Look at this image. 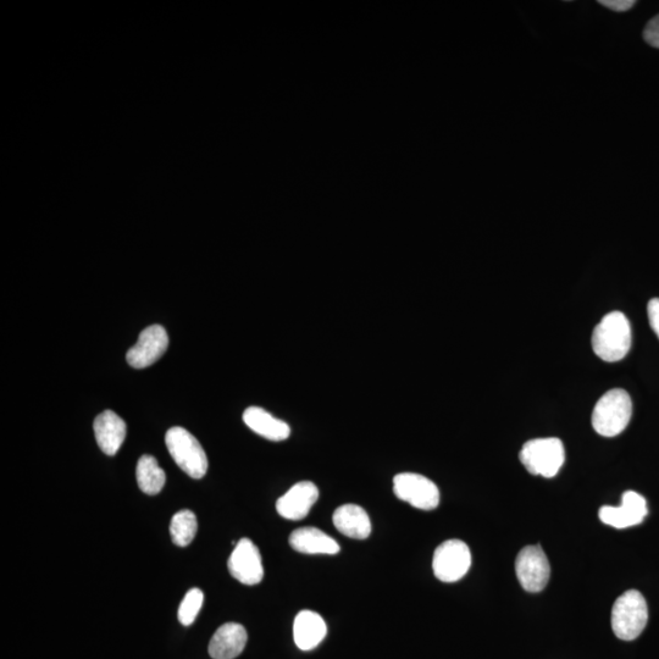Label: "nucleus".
Masks as SVG:
<instances>
[{
  "instance_id": "nucleus-1",
  "label": "nucleus",
  "mask_w": 659,
  "mask_h": 659,
  "mask_svg": "<svg viewBox=\"0 0 659 659\" xmlns=\"http://www.w3.org/2000/svg\"><path fill=\"white\" fill-rule=\"evenodd\" d=\"M631 326L622 312H612L603 317L592 334V350L602 361H622L630 351Z\"/></svg>"
},
{
  "instance_id": "nucleus-2",
  "label": "nucleus",
  "mask_w": 659,
  "mask_h": 659,
  "mask_svg": "<svg viewBox=\"0 0 659 659\" xmlns=\"http://www.w3.org/2000/svg\"><path fill=\"white\" fill-rule=\"evenodd\" d=\"M633 415V402L627 391L613 389L603 395L592 412V426L598 435L614 437L622 434Z\"/></svg>"
},
{
  "instance_id": "nucleus-3",
  "label": "nucleus",
  "mask_w": 659,
  "mask_h": 659,
  "mask_svg": "<svg viewBox=\"0 0 659 659\" xmlns=\"http://www.w3.org/2000/svg\"><path fill=\"white\" fill-rule=\"evenodd\" d=\"M649 620V608L645 597L638 590H629L614 602L612 629L617 638L624 641L638 639Z\"/></svg>"
},
{
  "instance_id": "nucleus-4",
  "label": "nucleus",
  "mask_w": 659,
  "mask_h": 659,
  "mask_svg": "<svg viewBox=\"0 0 659 659\" xmlns=\"http://www.w3.org/2000/svg\"><path fill=\"white\" fill-rule=\"evenodd\" d=\"M166 447L179 468L193 479H202L208 472V458L201 443L184 428L176 426L165 435Z\"/></svg>"
},
{
  "instance_id": "nucleus-5",
  "label": "nucleus",
  "mask_w": 659,
  "mask_h": 659,
  "mask_svg": "<svg viewBox=\"0 0 659 659\" xmlns=\"http://www.w3.org/2000/svg\"><path fill=\"white\" fill-rule=\"evenodd\" d=\"M519 458L530 474L553 478L566 461V451L561 440L548 437L526 442Z\"/></svg>"
},
{
  "instance_id": "nucleus-6",
  "label": "nucleus",
  "mask_w": 659,
  "mask_h": 659,
  "mask_svg": "<svg viewBox=\"0 0 659 659\" xmlns=\"http://www.w3.org/2000/svg\"><path fill=\"white\" fill-rule=\"evenodd\" d=\"M393 492L401 501L422 511H433L440 505V491L434 481L417 473H401L393 478Z\"/></svg>"
},
{
  "instance_id": "nucleus-7",
  "label": "nucleus",
  "mask_w": 659,
  "mask_h": 659,
  "mask_svg": "<svg viewBox=\"0 0 659 659\" xmlns=\"http://www.w3.org/2000/svg\"><path fill=\"white\" fill-rule=\"evenodd\" d=\"M472 566V553L465 542L448 540L436 548L433 559L435 577L442 583H456Z\"/></svg>"
},
{
  "instance_id": "nucleus-8",
  "label": "nucleus",
  "mask_w": 659,
  "mask_h": 659,
  "mask_svg": "<svg viewBox=\"0 0 659 659\" xmlns=\"http://www.w3.org/2000/svg\"><path fill=\"white\" fill-rule=\"evenodd\" d=\"M515 573L525 591L536 594L544 590L551 575L544 550L540 546L524 547L515 561Z\"/></svg>"
},
{
  "instance_id": "nucleus-9",
  "label": "nucleus",
  "mask_w": 659,
  "mask_h": 659,
  "mask_svg": "<svg viewBox=\"0 0 659 659\" xmlns=\"http://www.w3.org/2000/svg\"><path fill=\"white\" fill-rule=\"evenodd\" d=\"M169 347L168 332L163 326L153 325L143 330L135 346L126 354L127 363L135 369H145L158 362Z\"/></svg>"
},
{
  "instance_id": "nucleus-10",
  "label": "nucleus",
  "mask_w": 659,
  "mask_h": 659,
  "mask_svg": "<svg viewBox=\"0 0 659 659\" xmlns=\"http://www.w3.org/2000/svg\"><path fill=\"white\" fill-rule=\"evenodd\" d=\"M227 567L232 577L243 585H257L264 578L262 556L258 547L249 539L238 541Z\"/></svg>"
},
{
  "instance_id": "nucleus-11",
  "label": "nucleus",
  "mask_w": 659,
  "mask_h": 659,
  "mask_svg": "<svg viewBox=\"0 0 659 659\" xmlns=\"http://www.w3.org/2000/svg\"><path fill=\"white\" fill-rule=\"evenodd\" d=\"M649 513L644 496L635 491H627L623 495L619 507L603 506L598 512L601 522L616 529H627L639 525Z\"/></svg>"
},
{
  "instance_id": "nucleus-12",
  "label": "nucleus",
  "mask_w": 659,
  "mask_h": 659,
  "mask_svg": "<svg viewBox=\"0 0 659 659\" xmlns=\"http://www.w3.org/2000/svg\"><path fill=\"white\" fill-rule=\"evenodd\" d=\"M319 500V489L312 481H301L293 485L276 502V511L282 518L298 522L307 517L310 509Z\"/></svg>"
},
{
  "instance_id": "nucleus-13",
  "label": "nucleus",
  "mask_w": 659,
  "mask_h": 659,
  "mask_svg": "<svg viewBox=\"0 0 659 659\" xmlns=\"http://www.w3.org/2000/svg\"><path fill=\"white\" fill-rule=\"evenodd\" d=\"M248 634L243 625L226 623L215 631L209 642V655L214 659H235L247 645Z\"/></svg>"
},
{
  "instance_id": "nucleus-14",
  "label": "nucleus",
  "mask_w": 659,
  "mask_h": 659,
  "mask_svg": "<svg viewBox=\"0 0 659 659\" xmlns=\"http://www.w3.org/2000/svg\"><path fill=\"white\" fill-rule=\"evenodd\" d=\"M93 428L99 448L107 456H115L125 441L126 424L124 420L113 411H105L94 420Z\"/></svg>"
},
{
  "instance_id": "nucleus-15",
  "label": "nucleus",
  "mask_w": 659,
  "mask_h": 659,
  "mask_svg": "<svg viewBox=\"0 0 659 659\" xmlns=\"http://www.w3.org/2000/svg\"><path fill=\"white\" fill-rule=\"evenodd\" d=\"M293 550L303 555H337L341 547L335 539L313 526L293 531L290 535Z\"/></svg>"
},
{
  "instance_id": "nucleus-16",
  "label": "nucleus",
  "mask_w": 659,
  "mask_h": 659,
  "mask_svg": "<svg viewBox=\"0 0 659 659\" xmlns=\"http://www.w3.org/2000/svg\"><path fill=\"white\" fill-rule=\"evenodd\" d=\"M328 634L325 620L313 611H302L297 614L293 623V639L299 650L312 651L323 642Z\"/></svg>"
},
{
  "instance_id": "nucleus-17",
  "label": "nucleus",
  "mask_w": 659,
  "mask_h": 659,
  "mask_svg": "<svg viewBox=\"0 0 659 659\" xmlns=\"http://www.w3.org/2000/svg\"><path fill=\"white\" fill-rule=\"evenodd\" d=\"M243 422L254 433L269 441H285L291 435L289 424L284 420L275 418L273 414L260 407L247 408L243 413Z\"/></svg>"
},
{
  "instance_id": "nucleus-18",
  "label": "nucleus",
  "mask_w": 659,
  "mask_h": 659,
  "mask_svg": "<svg viewBox=\"0 0 659 659\" xmlns=\"http://www.w3.org/2000/svg\"><path fill=\"white\" fill-rule=\"evenodd\" d=\"M335 528L351 539L365 540L371 534V522L361 506L343 505L332 515Z\"/></svg>"
},
{
  "instance_id": "nucleus-19",
  "label": "nucleus",
  "mask_w": 659,
  "mask_h": 659,
  "mask_svg": "<svg viewBox=\"0 0 659 659\" xmlns=\"http://www.w3.org/2000/svg\"><path fill=\"white\" fill-rule=\"evenodd\" d=\"M136 478L138 486L146 495H158L163 490L166 476L153 456H142L137 463Z\"/></svg>"
},
{
  "instance_id": "nucleus-20",
  "label": "nucleus",
  "mask_w": 659,
  "mask_h": 659,
  "mask_svg": "<svg viewBox=\"0 0 659 659\" xmlns=\"http://www.w3.org/2000/svg\"><path fill=\"white\" fill-rule=\"evenodd\" d=\"M198 522L196 514L188 509L176 513L171 519L170 535L176 546L186 547L191 544L197 534Z\"/></svg>"
},
{
  "instance_id": "nucleus-21",
  "label": "nucleus",
  "mask_w": 659,
  "mask_h": 659,
  "mask_svg": "<svg viewBox=\"0 0 659 659\" xmlns=\"http://www.w3.org/2000/svg\"><path fill=\"white\" fill-rule=\"evenodd\" d=\"M204 595L202 590L192 589L187 592L179 608V620L185 627L195 623L199 611L203 606Z\"/></svg>"
},
{
  "instance_id": "nucleus-22",
  "label": "nucleus",
  "mask_w": 659,
  "mask_h": 659,
  "mask_svg": "<svg viewBox=\"0 0 659 659\" xmlns=\"http://www.w3.org/2000/svg\"><path fill=\"white\" fill-rule=\"evenodd\" d=\"M644 38L650 46L659 49V15L655 16V18L650 20L649 24H647L644 31Z\"/></svg>"
},
{
  "instance_id": "nucleus-23",
  "label": "nucleus",
  "mask_w": 659,
  "mask_h": 659,
  "mask_svg": "<svg viewBox=\"0 0 659 659\" xmlns=\"http://www.w3.org/2000/svg\"><path fill=\"white\" fill-rule=\"evenodd\" d=\"M647 315L653 332L659 339V298H652L647 304Z\"/></svg>"
},
{
  "instance_id": "nucleus-24",
  "label": "nucleus",
  "mask_w": 659,
  "mask_h": 659,
  "mask_svg": "<svg viewBox=\"0 0 659 659\" xmlns=\"http://www.w3.org/2000/svg\"><path fill=\"white\" fill-rule=\"evenodd\" d=\"M603 7L617 11V13H624L634 7L636 2L634 0H601L598 2Z\"/></svg>"
}]
</instances>
